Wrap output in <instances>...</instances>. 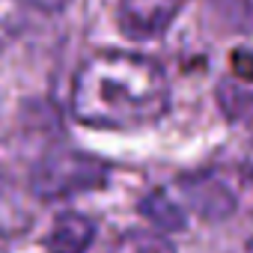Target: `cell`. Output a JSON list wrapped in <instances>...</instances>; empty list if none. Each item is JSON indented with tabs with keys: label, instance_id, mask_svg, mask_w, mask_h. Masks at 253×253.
Masks as SVG:
<instances>
[{
	"label": "cell",
	"instance_id": "6da1fadb",
	"mask_svg": "<svg viewBox=\"0 0 253 253\" xmlns=\"http://www.w3.org/2000/svg\"><path fill=\"white\" fill-rule=\"evenodd\" d=\"M170 107L164 69L140 54L98 51L86 57L72 81V116L89 128L128 131L158 122Z\"/></svg>",
	"mask_w": 253,
	"mask_h": 253
},
{
	"label": "cell",
	"instance_id": "7a4b0ae2",
	"mask_svg": "<svg viewBox=\"0 0 253 253\" xmlns=\"http://www.w3.org/2000/svg\"><path fill=\"white\" fill-rule=\"evenodd\" d=\"M110 167L92 155L75 149H57L33 167V191L42 200H60L81 191H95L107 182Z\"/></svg>",
	"mask_w": 253,
	"mask_h": 253
},
{
	"label": "cell",
	"instance_id": "3957f363",
	"mask_svg": "<svg viewBox=\"0 0 253 253\" xmlns=\"http://www.w3.org/2000/svg\"><path fill=\"white\" fill-rule=\"evenodd\" d=\"M185 6H188V0H119L116 21L128 39L149 42L167 33Z\"/></svg>",
	"mask_w": 253,
	"mask_h": 253
},
{
	"label": "cell",
	"instance_id": "277c9868",
	"mask_svg": "<svg viewBox=\"0 0 253 253\" xmlns=\"http://www.w3.org/2000/svg\"><path fill=\"white\" fill-rule=\"evenodd\" d=\"M179 191L197 214L206 220H223L235 211V194L217 173H197L179 182Z\"/></svg>",
	"mask_w": 253,
	"mask_h": 253
},
{
	"label": "cell",
	"instance_id": "5b68a950",
	"mask_svg": "<svg viewBox=\"0 0 253 253\" xmlns=\"http://www.w3.org/2000/svg\"><path fill=\"white\" fill-rule=\"evenodd\" d=\"M92 238H95V223L86 214L63 211L45 235V250L48 253H86Z\"/></svg>",
	"mask_w": 253,
	"mask_h": 253
},
{
	"label": "cell",
	"instance_id": "8992f818",
	"mask_svg": "<svg viewBox=\"0 0 253 253\" xmlns=\"http://www.w3.org/2000/svg\"><path fill=\"white\" fill-rule=\"evenodd\" d=\"M140 214H143L146 220H152L158 232L182 229V226H185V209H182L179 200H173L167 191H152V194H146V200L140 203Z\"/></svg>",
	"mask_w": 253,
	"mask_h": 253
},
{
	"label": "cell",
	"instance_id": "52a82bcc",
	"mask_svg": "<svg viewBox=\"0 0 253 253\" xmlns=\"http://www.w3.org/2000/svg\"><path fill=\"white\" fill-rule=\"evenodd\" d=\"M217 104L223 110V116L235 125L253 131V92L232 84V81H220L217 84Z\"/></svg>",
	"mask_w": 253,
	"mask_h": 253
},
{
	"label": "cell",
	"instance_id": "ba28073f",
	"mask_svg": "<svg viewBox=\"0 0 253 253\" xmlns=\"http://www.w3.org/2000/svg\"><path fill=\"white\" fill-rule=\"evenodd\" d=\"M110 253H176V244L158 229H131L113 241Z\"/></svg>",
	"mask_w": 253,
	"mask_h": 253
},
{
	"label": "cell",
	"instance_id": "9c48e42d",
	"mask_svg": "<svg viewBox=\"0 0 253 253\" xmlns=\"http://www.w3.org/2000/svg\"><path fill=\"white\" fill-rule=\"evenodd\" d=\"M211 15L232 33H253V0H209Z\"/></svg>",
	"mask_w": 253,
	"mask_h": 253
},
{
	"label": "cell",
	"instance_id": "30bf717a",
	"mask_svg": "<svg viewBox=\"0 0 253 253\" xmlns=\"http://www.w3.org/2000/svg\"><path fill=\"white\" fill-rule=\"evenodd\" d=\"M232 69H235V75H241L244 81H253V51H247V48L235 51V54H232Z\"/></svg>",
	"mask_w": 253,
	"mask_h": 253
},
{
	"label": "cell",
	"instance_id": "8fae6325",
	"mask_svg": "<svg viewBox=\"0 0 253 253\" xmlns=\"http://www.w3.org/2000/svg\"><path fill=\"white\" fill-rule=\"evenodd\" d=\"M33 6H39V9H45V12H57V9H63L69 0H30Z\"/></svg>",
	"mask_w": 253,
	"mask_h": 253
},
{
	"label": "cell",
	"instance_id": "7c38bea8",
	"mask_svg": "<svg viewBox=\"0 0 253 253\" xmlns=\"http://www.w3.org/2000/svg\"><path fill=\"white\" fill-rule=\"evenodd\" d=\"M238 253H253V238H250V241H247V244H244V247H241Z\"/></svg>",
	"mask_w": 253,
	"mask_h": 253
}]
</instances>
